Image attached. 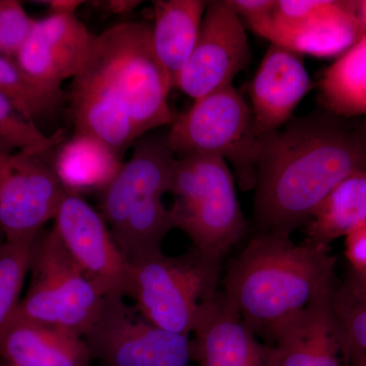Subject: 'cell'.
Instances as JSON below:
<instances>
[{
    "instance_id": "cell-2",
    "label": "cell",
    "mask_w": 366,
    "mask_h": 366,
    "mask_svg": "<svg viewBox=\"0 0 366 366\" xmlns=\"http://www.w3.org/2000/svg\"><path fill=\"white\" fill-rule=\"evenodd\" d=\"M337 257L327 245L259 232L229 264L223 293L259 339L336 286Z\"/></svg>"
},
{
    "instance_id": "cell-27",
    "label": "cell",
    "mask_w": 366,
    "mask_h": 366,
    "mask_svg": "<svg viewBox=\"0 0 366 366\" xmlns=\"http://www.w3.org/2000/svg\"><path fill=\"white\" fill-rule=\"evenodd\" d=\"M64 139L62 131L46 136L35 122L20 112L11 99L0 93V146L16 151L44 153L54 150Z\"/></svg>"
},
{
    "instance_id": "cell-12",
    "label": "cell",
    "mask_w": 366,
    "mask_h": 366,
    "mask_svg": "<svg viewBox=\"0 0 366 366\" xmlns=\"http://www.w3.org/2000/svg\"><path fill=\"white\" fill-rule=\"evenodd\" d=\"M250 50L242 19L226 1H209L192 56L177 89L194 100L232 86L249 64Z\"/></svg>"
},
{
    "instance_id": "cell-10",
    "label": "cell",
    "mask_w": 366,
    "mask_h": 366,
    "mask_svg": "<svg viewBox=\"0 0 366 366\" xmlns=\"http://www.w3.org/2000/svg\"><path fill=\"white\" fill-rule=\"evenodd\" d=\"M102 366H190L192 339L144 320L124 297L106 298L104 307L84 336Z\"/></svg>"
},
{
    "instance_id": "cell-4",
    "label": "cell",
    "mask_w": 366,
    "mask_h": 366,
    "mask_svg": "<svg viewBox=\"0 0 366 366\" xmlns=\"http://www.w3.org/2000/svg\"><path fill=\"white\" fill-rule=\"evenodd\" d=\"M79 74L104 89L131 117L139 137L172 124L170 79L154 51L152 26L124 21L96 36Z\"/></svg>"
},
{
    "instance_id": "cell-20",
    "label": "cell",
    "mask_w": 366,
    "mask_h": 366,
    "mask_svg": "<svg viewBox=\"0 0 366 366\" xmlns=\"http://www.w3.org/2000/svg\"><path fill=\"white\" fill-rule=\"evenodd\" d=\"M209 1L203 0H156L152 43L154 51L177 88L183 69L196 47L202 21Z\"/></svg>"
},
{
    "instance_id": "cell-34",
    "label": "cell",
    "mask_w": 366,
    "mask_h": 366,
    "mask_svg": "<svg viewBox=\"0 0 366 366\" xmlns=\"http://www.w3.org/2000/svg\"><path fill=\"white\" fill-rule=\"evenodd\" d=\"M360 14L361 20H362L363 24L366 26V0L360 1Z\"/></svg>"
},
{
    "instance_id": "cell-29",
    "label": "cell",
    "mask_w": 366,
    "mask_h": 366,
    "mask_svg": "<svg viewBox=\"0 0 366 366\" xmlns=\"http://www.w3.org/2000/svg\"><path fill=\"white\" fill-rule=\"evenodd\" d=\"M226 2L257 35L261 36L273 21L274 0H226Z\"/></svg>"
},
{
    "instance_id": "cell-31",
    "label": "cell",
    "mask_w": 366,
    "mask_h": 366,
    "mask_svg": "<svg viewBox=\"0 0 366 366\" xmlns=\"http://www.w3.org/2000/svg\"><path fill=\"white\" fill-rule=\"evenodd\" d=\"M98 6L102 7L103 11L114 14H129L136 7L139 6L141 1H132V0H110V1L95 2Z\"/></svg>"
},
{
    "instance_id": "cell-36",
    "label": "cell",
    "mask_w": 366,
    "mask_h": 366,
    "mask_svg": "<svg viewBox=\"0 0 366 366\" xmlns=\"http://www.w3.org/2000/svg\"><path fill=\"white\" fill-rule=\"evenodd\" d=\"M1 237H4V235H2L1 230H0V244H1Z\"/></svg>"
},
{
    "instance_id": "cell-11",
    "label": "cell",
    "mask_w": 366,
    "mask_h": 366,
    "mask_svg": "<svg viewBox=\"0 0 366 366\" xmlns=\"http://www.w3.org/2000/svg\"><path fill=\"white\" fill-rule=\"evenodd\" d=\"M53 221L67 252L101 295L127 296L131 262L113 239L102 214L78 192H69Z\"/></svg>"
},
{
    "instance_id": "cell-33",
    "label": "cell",
    "mask_w": 366,
    "mask_h": 366,
    "mask_svg": "<svg viewBox=\"0 0 366 366\" xmlns=\"http://www.w3.org/2000/svg\"><path fill=\"white\" fill-rule=\"evenodd\" d=\"M345 351L349 362L352 366H366V352L355 347L346 345Z\"/></svg>"
},
{
    "instance_id": "cell-3",
    "label": "cell",
    "mask_w": 366,
    "mask_h": 366,
    "mask_svg": "<svg viewBox=\"0 0 366 366\" xmlns=\"http://www.w3.org/2000/svg\"><path fill=\"white\" fill-rule=\"evenodd\" d=\"M177 159L166 136H144L106 185L101 214L129 262L162 252L164 239L174 229L163 197L170 192Z\"/></svg>"
},
{
    "instance_id": "cell-35",
    "label": "cell",
    "mask_w": 366,
    "mask_h": 366,
    "mask_svg": "<svg viewBox=\"0 0 366 366\" xmlns=\"http://www.w3.org/2000/svg\"><path fill=\"white\" fill-rule=\"evenodd\" d=\"M0 366H14L11 365V363L6 362V361L2 360V362H0Z\"/></svg>"
},
{
    "instance_id": "cell-1",
    "label": "cell",
    "mask_w": 366,
    "mask_h": 366,
    "mask_svg": "<svg viewBox=\"0 0 366 366\" xmlns=\"http://www.w3.org/2000/svg\"><path fill=\"white\" fill-rule=\"evenodd\" d=\"M366 170V117L325 112L261 136L254 216L264 233L290 236L349 175Z\"/></svg>"
},
{
    "instance_id": "cell-9",
    "label": "cell",
    "mask_w": 366,
    "mask_h": 366,
    "mask_svg": "<svg viewBox=\"0 0 366 366\" xmlns=\"http://www.w3.org/2000/svg\"><path fill=\"white\" fill-rule=\"evenodd\" d=\"M54 159V150L30 153L0 146V230L6 242L37 238L54 220L69 192Z\"/></svg>"
},
{
    "instance_id": "cell-6",
    "label": "cell",
    "mask_w": 366,
    "mask_h": 366,
    "mask_svg": "<svg viewBox=\"0 0 366 366\" xmlns=\"http://www.w3.org/2000/svg\"><path fill=\"white\" fill-rule=\"evenodd\" d=\"M221 268L194 249L179 257L155 252L131 262L127 296L151 324L190 336L202 305L219 291Z\"/></svg>"
},
{
    "instance_id": "cell-25",
    "label": "cell",
    "mask_w": 366,
    "mask_h": 366,
    "mask_svg": "<svg viewBox=\"0 0 366 366\" xmlns=\"http://www.w3.org/2000/svg\"><path fill=\"white\" fill-rule=\"evenodd\" d=\"M331 308L346 345L366 352V277L349 269L335 286Z\"/></svg>"
},
{
    "instance_id": "cell-15",
    "label": "cell",
    "mask_w": 366,
    "mask_h": 366,
    "mask_svg": "<svg viewBox=\"0 0 366 366\" xmlns=\"http://www.w3.org/2000/svg\"><path fill=\"white\" fill-rule=\"evenodd\" d=\"M312 88L301 55L271 43L250 86L252 112L261 134L278 131Z\"/></svg>"
},
{
    "instance_id": "cell-5",
    "label": "cell",
    "mask_w": 366,
    "mask_h": 366,
    "mask_svg": "<svg viewBox=\"0 0 366 366\" xmlns=\"http://www.w3.org/2000/svg\"><path fill=\"white\" fill-rule=\"evenodd\" d=\"M169 192L173 228L189 236L194 249L209 259L222 262L247 233L234 177L223 158H177Z\"/></svg>"
},
{
    "instance_id": "cell-24",
    "label": "cell",
    "mask_w": 366,
    "mask_h": 366,
    "mask_svg": "<svg viewBox=\"0 0 366 366\" xmlns=\"http://www.w3.org/2000/svg\"><path fill=\"white\" fill-rule=\"evenodd\" d=\"M37 238L0 244V338L20 310Z\"/></svg>"
},
{
    "instance_id": "cell-7",
    "label": "cell",
    "mask_w": 366,
    "mask_h": 366,
    "mask_svg": "<svg viewBox=\"0 0 366 366\" xmlns=\"http://www.w3.org/2000/svg\"><path fill=\"white\" fill-rule=\"evenodd\" d=\"M166 142L177 158L214 156L229 161L240 189H254L261 134L252 108L234 86L194 100L173 119Z\"/></svg>"
},
{
    "instance_id": "cell-13",
    "label": "cell",
    "mask_w": 366,
    "mask_h": 366,
    "mask_svg": "<svg viewBox=\"0 0 366 366\" xmlns=\"http://www.w3.org/2000/svg\"><path fill=\"white\" fill-rule=\"evenodd\" d=\"M95 39L76 14H49L35 21L14 60L34 85L64 96L62 83L81 71Z\"/></svg>"
},
{
    "instance_id": "cell-8",
    "label": "cell",
    "mask_w": 366,
    "mask_h": 366,
    "mask_svg": "<svg viewBox=\"0 0 366 366\" xmlns=\"http://www.w3.org/2000/svg\"><path fill=\"white\" fill-rule=\"evenodd\" d=\"M30 273L19 315L84 338L102 312L106 297L72 259L54 228L38 236Z\"/></svg>"
},
{
    "instance_id": "cell-19",
    "label": "cell",
    "mask_w": 366,
    "mask_h": 366,
    "mask_svg": "<svg viewBox=\"0 0 366 366\" xmlns=\"http://www.w3.org/2000/svg\"><path fill=\"white\" fill-rule=\"evenodd\" d=\"M69 100L76 136L96 139L119 158L141 139L124 108L88 76L72 79Z\"/></svg>"
},
{
    "instance_id": "cell-18",
    "label": "cell",
    "mask_w": 366,
    "mask_h": 366,
    "mask_svg": "<svg viewBox=\"0 0 366 366\" xmlns=\"http://www.w3.org/2000/svg\"><path fill=\"white\" fill-rule=\"evenodd\" d=\"M366 35L360 1L330 0L326 9L295 28H269L262 37L298 54L333 57L350 49Z\"/></svg>"
},
{
    "instance_id": "cell-30",
    "label": "cell",
    "mask_w": 366,
    "mask_h": 366,
    "mask_svg": "<svg viewBox=\"0 0 366 366\" xmlns=\"http://www.w3.org/2000/svg\"><path fill=\"white\" fill-rule=\"evenodd\" d=\"M345 255L351 271L366 277V221L345 236Z\"/></svg>"
},
{
    "instance_id": "cell-14",
    "label": "cell",
    "mask_w": 366,
    "mask_h": 366,
    "mask_svg": "<svg viewBox=\"0 0 366 366\" xmlns=\"http://www.w3.org/2000/svg\"><path fill=\"white\" fill-rule=\"evenodd\" d=\"M192 334L197 366H280L276 347L262 343L223 291L203 303Z\"/></svg>"
},
{
    "instance_id": "cell-32",
    "label": "cell",
    "mask_w": 366,
    "mask_h": 366,
    "mask_svg": "<svg viewBox=\"0 0 366 366\" xmlns=\"http://www.w3.org/2000/svg\"><path fill=\"white\" fill-rule=\"evenodd\" d=\"M49 14H76L79 6L86 4L79 0H52L46 2Z\"/></svg>"
},
{
    "instance_id": "cell-26",
    "label": "cell",
    "mask_w": 366,
    "mask_h": 366,
    "mask_svg": "<svg viewBox=\"0 0 366 366\" xmlns=\"http://www.w3.org/2000/svg\"><path fill=\"white\" fill-rule=\"evenodd\" d=\"M0 93L31 122L52 117L61 107L66 95L56 96L41 90L24 74L16 60L0 54Z\"/></svg>"
},
{
    "instance_id": "cell-16",
    "label": "cell",
    "mask_w": 366,
    "mask_h": 366,
    "mask_svg": "<svg viewBox=\"0 0 366 366\" xmlns=\"http://www.w3.org/2000/svg\"><path fill=\"white\" fill-rule=\"evenodd\" d=\"M332 292L282 324L269 344L278 351L280 366H349L340 327L331 308Z\"/></svg>"
},
{
    "instance_id": "cell-21",
    "label": "cell",
    "mask_w": 366,
    "mask_h": 366,
    "mask_svg": "<svg viewBox=\"0 0 366 366\" xmlns=\"http://www.w3.org/2000/svg\"><path fill=\"white\" fill-rule=\"evenodd\" d=\"M366 221V170L342 180L305 225V242L330 247Z\"/></svg>"
},
{
    "instance_id": "cell-22",
    "label": "cell",
    "mask_w": 366,
    "mask_h": 366,
    "mask_svg": "<svg viewBox=\"0 0 366 366\" xmlns=\"http://www.w3.org/2000/svg\"><path fill=\"white\" fill-rule=\"evenodd\" d=\"M319 100L337 117H366V35L322 74Z\"/></svg>"
},
{
    "instance_id": "cell-23",
    "label": "cell",
    "mask_w": 366,
    "mask_h": 366,
    "mask_svg": "<svg viewBox=\"0 0 366 366\" xmlns=\"http://www.w3.org/2000/svg\"><path fill=\"white\" fill-rule=\"evenodd\" d=\"M120 158L91 137L76 136L55 156V168L71 192L72 187L99 185L105 189L122 168Z\"/></svg>"
},
{
    "instance_id": "cell-17",
    "label": "cell",
    "mask_w": 366,
    "mask_h": 366,
    "mask_svg": "<svg viewBox=\"0 0 366 366\" xmlns=\"http://www.w3.org/2000/svg\"><path fill=\"white\" fill-rule=\"evenodd\" d=\"M0 357L14 366H93L85 339L16 315L0 338Z\"/></svg>"
},
{
    "instance_id": "cell-28",
    "label": "cell",
    "mask_w": 366,
    "mask_h": 366,
    "mask_svg": "<svg viewBox=\"0 0 366 366\" xmlns=\"http://www.w3.org/2000/svg\"><path fill=\"white\" fill-rule=\"evenodd\" d=\"M31 18L20 1L0 0V54L14 59L32 31Z\"/></svg>"
}]
</instances>
